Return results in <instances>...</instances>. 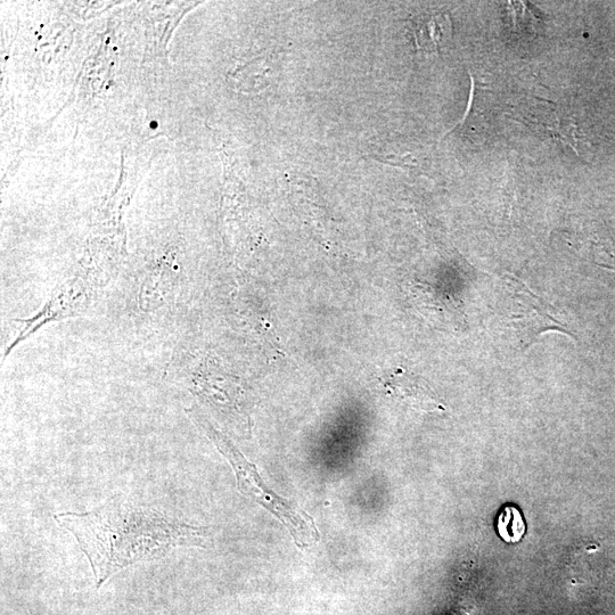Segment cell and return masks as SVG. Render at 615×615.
<instances>
[{"mask_svg": "<svg viewBox=\"0 0 615 615\" xmlns=\"http://www.w3.org/2000/svg\"><path fill=\"white\" fill-rule=\"evenodd\" d=\"M506 289L511 293L512 311L510 321L515 324L526 347L547 331H559L572 335L560 319L556 310L546 301L533 294L518 278L507 276Z\"/></svg>", "mask_w": 615, "mask_h": 615, "instance_id": "3957f363", "label": "cell"}, {"mask_svg": "<svg viewBox=\"0 0 615 615\" xmlns=\"http://www.w3.org/2000/svg\"><path fill=\"white\" fill-rule=\"evenodd\" d=\"M497 531L500 538L508 544H516L527 532L526 522L515 506H506L497 520Z\"/></svg>", "mask_w": 615, "mask_h": 615, "instance_id": "5b68a950", "label": "cell"}, {"mask_svg": "<svg viewBox=\"0 0 615 615\" xmlns=\"http://www.w3.org/2000/svg\"><path fill=\"white\" fill-rule=\"evenodd\" d=\"M412 30L418 51L438 54L451 38L453 24L448 14H423L413 19Z\"/></svg>", "mask_w": 615, "mask_h": 615, "instance_id": "277c9868", "label": "cell"}, {"mask_svg": "<svg viewBox=\"0 0 615 615\" xmlns=\"http://www.w3.org/2000/svg\"><path fill=\"white\" fill-rule=\"evenodd\" d=\"M187 414L232 464L236 472L237 485L245 496L256 500L275 514L290 530L297 544L307 546L309 541L315 539V535L317 536L315 524L306 513L294 511V508L285 503L283 499L268 490L262 483L256 467L246 461L240 451L232 445V442L223 436V433L213 428L198 409H188Z\"/></svg>", "mask_w": 615, "mask_h": 615, "instance_id": "7a4b0ae2", "label": "cell"}, {"mask_svg": "<svg viewBox=\"0 0 615 615\" xmlns=\"http://www.w3.org/2000/svg\"><path fill=\"white\" fill-rule=\"evenodd\" d=\"M55 521L76 537L100 588L114 573L151 561L179 546H202L208 531L170 520L135 504L110 502L84 514L62 513Z\"/></svg>", "mask_w": 615, "mask_h": 615, "instance_id": "6da1fadb", "label": "cell"}]
</instances>
